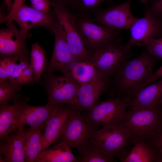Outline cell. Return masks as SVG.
<instances>
[{
    "instance_id": "obj_1",
    "label": "cell",
    "mask_w": 162,
    "mask_h": 162,
    "mask_svg": "<svg viewBox=\"0 0 162 162\" xmlns=\"http://www.w3.org/2000/svg\"><path fill=\"white\" fill-rule=\"evenodd\" d=\"M155 58L145 49L137 57L125 62L112 75L113 86L109 94L112 97L116 95L129 103L136 91L150 83Z\"/></svg>"
},
{
    "instance_id": "obj_2",
    "label": "cell",
    "mask_w": 162,
    "mask_h": 162,
    "mask_svg": "<svg viewBox=\"0 0 162 162\" xmlns=\"http://www.w3.org/2000/svg\"><path fill=\"white\" fill-rule=\"evenodd\" d=\"M160 113L158 106L145 109L130 106L121 124L128 132L131 143L134 144L139 141L146 142L153 133L162 126Z\"/></svg>"
},
{
    "instance_id": "obj_3",
    "label": "cell",
    "mask_w": 162,
    "mask_h": 162,
    "mask_svg": "<svg viewBox=\"0 0 162 162\" xmlns=\"http://www.w3.org/2000/svg\"><path fill=\"white\" fill-rule=\"evenodd\" d=\"M75 16L82 40L91 56L107 46L120 44L122 38L119 36L120 31L106 28L94 22L89 16Z\"/></svg>"
},
{
    "instance_id": "obj_4",
    "label": "cell",
    "mask_w": 162,
    "mask_h": 162,
    "mask_svg": "<svg viewBox=\"0 0 162 162\" xmlns=\"http://www.w3.org/2000/svg\"><path fill=\"white\" fill-rule=\"evenodd\" d=\"M90 138L104 154L112 160L115 156L119 159L126 155V147L131 143L128 132L121 123L95 130Z\"/></svg>"
},
{
    "instance_id": "obj_5",
    "label": "cell",
    "mask_w": 162,
    "mask_h": 162,
    "mask_svg": "<svg viewBox=\"0 0 162 162\" xmlns=\"http://www.w3.org/2000/svg\"><path fill=\"white\" fill-rule=\"evenodd\" d=\"M129 102L118 97L111 98L98 104L82 115L95 130L100 127L117 125L124 118Z\"/></svg>"
},
{
    "instance_id": "obj_6",
    "label": "cell",
    "mask_w": 162,
    "mask_h": 162,
    "mask_svg": "<svg viewBox=\"0 0 162 162\" xmlns=\"http://www.w3.org/2000/svg\"><path fill=\"white\" fill-rule=\"evenodd\" d=\"M54 11L62 26L69 48L76 61H90L91 55L87 50L77 29L75 16L65 5L53 3Z\"/></svg>"
},
{
    "instance_id": "obj_7",
    "label": "cell",
    "mask_w": 162,
    "mask_h": 162,
    "mask_svg": "<svg viewBox=\"0 0 162 162\" xmlns=\"http://www.w3.org/2000/svg\"><path fill=\"white\" fill-rule=\"evenodd\" d=\"M81 112L75 106L55 142L56 144L65 143L70 148L78 150L91 137L95 130L90 125Z\"/></svg>"
},
{
    "instance_id": "obj_8",
    "label": "cell",
    "mask_w": 162,
    "mask_h": 162,
    "mask_svg": "<svg viewBox=\"0 0 162 162\" xmlns=\"http://www.w3.org/2000/svg\"><path fill=\"white\" fill-rule=\"evenodd\" d=\"M45 82L48 103L77 106V93L79 85L73 78L64 75L57 76L47 72Z\"/></svg>"
},
{
    "instance_id": "obj_9",
    "label": "cell",
    "mask_w": 162,
    "mask_h": 162,
    "mask_svg": "<svg viewBox=\"0 0 162 162\" xmlns=\"http://www.w3.org/2000/svg\"><path fill=\"white\" fill-rule=\"evenodd\" d=\"M132 56L130 48L126 44H113L95 52L92 55L90 62L100 75L110 77Z\"/></svg>"
},
{
    "instance_id": "obj_10",
    "label": "cell",
    "mask_w": 162,
    "mask_h": 162,
    "mask_svg": "<svg viewBox=\"0 0 162 162\" xmlns=\"http://www.w3.org/2000/svg\"><path fill=\"white\" fill-rule=\"evenodd\" d=\"M140 1L145 6V15L138 18L130 30V37L126 44L130 48L133 45L145 46L151 39L162 36V22L151 10L149 0Z\"/></svg>"
},
{
    "instance_id": "obj_11",
    "label": "cell",
    "mask_w": 162,
    "mask_h": 162,
    "mask_svg": "<svg viewBox=\"0 0 162 162\" xmlns=\"http://www.w3.org/2000/svg\"><path fill=\"white\" fill-rule=\"evenodd\" d=\"M132 0H128L108 9H102L92 19L96 23L110 29L130 30L139 18L131 12Z\"/></svg>"
},
{
    "instance_id": "obj_12",
    "label": "cell",
    "mask_w": 162,
    "mask_h": 162,
    "mask_svg": "<svg viewBox=\"0 0 162 162\" xmlns=\"http://www.w3.org/2000/svg\"><path fill=\"white\" fill-rule=\"evenodd\" d=\"M51 30L55 35V43L51 59L47 64V72L58 70L71 77V68L76 61L69 48L63 28L58 22Z\"/></svg>"
},
{
    "instance_id": "obj_13",
    "label": "cell",
    "mask_w": 162,
    "mask_h": 162,
    "mask_svg": "<svg viewBox=\"0 0 162 162\" xmlns=\"http://www.w3.org/2000/svg\"><path fill=\"white\" fill-rule=\"evenodd\" d=\"M0 31V53L2 59L15 56L19 60L26 56L27 31L17 29L12 22Z\"/></svg>"
},
{
    "instance_id": "obj_14",
    "label": "cell",
    "mask_w": 162,
    "mask_h": 162,
    "mask_svg": "<svg viewBox=\"0 0 162 162\" xmlns=\"http://www.w3.org/2000/svg\"><path fill=\"white\" fill-rule=\"evenodd\" d=\"M49 13L38 11L24 4L20 6L6 22L8 24L16 22L21 29L28 31L37 26H44L51 30L58 22L57 18Z\"/></svg>"
},
{
    "instance_id": "obj_15",
    "label": "cell",
    "mask_w": 162,
    "mask_h": 162,
    "mask_svg": "<svg viewBox=\"0 0 162 162\" xmlns=\"http://www.w3.org/2000/svg\"><path fill=\"white\" fill-rule=\"evenodd\" d=\"M110 77L99 75L92 81L79 86L77 93V105L81 111H88L98 104L110 83Z\"/></svg>"
},
{
    "instance_id": "obj_16",
    "label": "cell",
    "mask_w": 162,
    "mask_h": 162,
    "mask_svg": "<svg viewBox=\"0 0 162 162\" xmlns=\"http://www.w3.org/2000/svg\"><path fill=\"white\" fill-rule=\"evenodd\" d=\"M57 105L46 123L41 140V152L45 150L58 138L63 125L75 106Z\"/></svg>"
},
{
    "instance_id": "obj_17",
    "label": "cell",
    "mask_w": 162,
    "mask_h": 162,
    "mask_svg": "<svg viewBox=\"0 0 162 162\" xmlns=\"http://www.w3.org/2000/svg\"><path fill=\"white\" fill-rule=\"evenodd\" d=\"M159 81L140 88L133 95L129 106L139 108H152L158 106L162 99V77Z\"/></svg>"
},
{
    "instance_id": "obj_18",
    "label": "cell",
    "mask_w": 162,
    "mask_h": 162,
    "mask_svg": "<svg viewBox=\"0 0 162 162\" xmlns=\"http://www.w3.org/2000/svg\"><path fill=\"white\" fill-rule=\"evenodd\" d=\"M57 105L48 103L44 106H32L28 105L26 102L15 130L21 126L26 125L34 128H45L46 122L51 116Z\"/></svg>"
},
{
    "instance_id": "obj_19",
    "label": "cell",
    "mask_w": 162,
    "mask_h": 162,
    "mask_svg": "<svg viewBox=\"0 0 162 162\" xmlns=\"http://www.w3.org/2000/svg\"><path fill=\"white\" fill-rule=\"evenodd\" d=\"M0 143V153L4 162H25L24 150V126H21Z\"/></svg>"
},
{
    "instance_id": "obj_20",
    "label": "cell",
    "mask_w": 162,
    "mask_h": 162,
    "mask_svg": "<svg viewBox=\"0 0 162 162\" xmlns=\"http://www.w3.org/2000/svg\"><path fill=\"white\" fill-rule=\"evenodd\" d=\"M16 97L12 104L0 106V139L4 140L14 131L21 116L25 100Z\"/></svg>"
},
{
    "instance_id": "obj_21",
    "label": "cell",
    "mask_w": 162,
    "mask_h": 162,
    "mask_svg": "<svg viewBox=\"0 0 162 162\" xmlns=\"http://www.w3.org/2000/svg\"><path fill=\"white\" fill-rule=\"evenodd\" d=\"M45 127L25 129L24 134L25 162H35L41 152V140Z\"/></svg>"
},
{
    "instance_id": "obj_22",
    "label": "cell",
    "mask_w": 162,
    "mask_h": 162,
    "mask_svg": "<svg viewBox=\"0 0 162 162\" xmlns=\"http://www.w3.org/2000/svg\"><path fill=\"white\" fill-rule=\"evenodd\" d=\"M77 158L67 144L60 143L41 152L35 162H77Z\"/></svg>"
},
{
    "instance_id": "obj_23",
    "label": "cell",
    "mask_w": 162,
    "mask_h": 162,
    "mask_svg": "<svg viewBox=\"0 0 162 162\" xmlns=\"http://www.w3.org/2000/svg\"><path fill=\"white\" fill-rule=\"evenodd\" d=\"M108 0H70L67 6L69 10L77 17L95 15L103 9L101 5Z\"/></svg>"
},
{
    "instance_id": "obj_24",
    "label": "cell",
    "mask_w": 162,
    "mask_h": 162,
    "mask_svg": "<svg viewBox=\"0 0 162 162\" xmlns=\"http://www.w3.org/2000/svg\"><path fill=\"white\" fill-rule=\"evenodd\" d=\"M70 74L80 86L92 81L100 75L94 65L88 61L75 62L71 67Z\"/></svg>"
},
{
    "instance_id": "obj_25",
    "label": "cell",
    "mask_w": 162,
    "mask_h": 162,
    "mask_svg": "<svg viewBox=\"0 0 162 162\" xmlns=\"http://www.w3.org/2000/svg\"><path fill=\"white\" fill-rule=\"evenodd\" d=\"M14 71L8 79L11 83L21 87L22 85H31L36 82L33 72L26 56L19 59Z\"/></svg>"
},
{
    "instance_id": "obj_26",
    "label": "cell",
    "mask_w": 162,
    "mask_h": 162,
    "mask_svg": "<svg viewBox=\"0 0 162 162\" xmlns=\"http://www.w3.org/2000/svg\"><path fill=\"white\" fill-rule=\"evenodd\" d=\"M131 151L119 159L122 162H153L156 150L146 142L138 141Z\"/></svg>"
},
{
    "instance_id": "obj_27",
    "label": "cell",
    "mask_w": 162,
    "mask_h": 162,
    "mask_svg": "<svg viewBox=\"0 0 162 162\" xmlns=\"http://www.w3.org/2000/svg\"><path fill=\"white\" fill-rule=\"evenodd\" d=\"M80 162H110L113 160L106 156L90 137L78 150Z\"/></svg>"
},
{
    "instance_id": "obj_28",
    "label": "cell",
    "mask_w": 162,
    "mask_h": 162,
    "mask_svg": "<svg viewBox=\"0 0 162 162\" xmlns=\"http://www.w3.org/2000/svg\"><path fill=\"white\" fill-rule=\"evenodd\" d=\"M45 53L38 43L33 44L31 55V67L33 72L35 81L39 82L45 66Z\"/></svg>"
},
{
    "instance_id": "obj_29",
    "label": "cell",
    "mask_w": 162,
    "mask_h": 162,
    "mask_svg": "<svg viewBox=\"0 0 162 162\" xmlns=\"http://www.w3.org/2000/svg\"><path fill=\"white\" fill-rule=\"evenodd\" d=\"M21 88L12 84L8 80L0 82V106L8 104L16 96V92Z\"/></svg>"
},
{
    "instance_id": "obj_30",
    "label": "cell",
    "mask_w": 162,
    "mask_h": 162,
    "mask_svg": "<svg viewBox=\"0 0 162 162\" xmlns=\"http://www.w3.org/2000/svg\"><path fill=\"white\" fill-rule=\"evenodd\" d=\"M18 59L15 56L1 59L0 61V82L8 80L17 64Z\"/></svg>"
},
{
    "instance_id": "obj_31",
    "label": "cell",
    "mask_w": 162,
    "mask_h": 162,
    "mask_svg": "<svg viewBox=\"0 0 162 162\" xmlns=\"http://www.w3.org/2000/svg\"><path fill=\"white\" fill-rule=\"evenodd\" d=\"M145 47V49L153 56L162 59V38L151 39Z\"/></svg>"
},
{
    "instance_id": "obj_32",
    "label": "cell",
    "mask_w": 162,
    "mask_h": 162,
    "mask_svg": "<svg viewBox=\"0 0 162 162\" xmlns=\"http://www.w3.org/2000/svg\"><path fill=\"white\" fill-rule=\"evenodd\" d=\"M146 142L155 150L162 151V126L156 130Z\"/></svg>"
},
{
    "instance_id": "obj_33",
    "label": "cell",
    "mask_w": 162,
    "mask_h": 162,
    "mask_svg": "<svg viewBox=\"0 0 162 162\" xmlns=\"http://www.w3.org/2000/svg\"><path fill=\"white\" fill-rule=\"evenodd\" d=\"M31 7L40 11L49 13L53 3L50 0H30Z\"/></svg>"
},
{
    "instance_id": "obj_34",
    "label": "cell",
    "mask_w": 162,
    "mask_h": 162,
    "mask_svg": "<svg viewBox=\"0 0 162 162\" xmlns=\"http://www.w3.org/2000/svg\"><path fill=\"white\" fill-rule=\"evenodd\" d=\"M25 0H14L12 8L9 13L6 15L1 16V22H6L7 20L14 14L16 10L22 5L24 4Z\"/></svg>"
},
{
    "instance_id": "obj_35",
    "label": "cell",
    "mask_w": 162,
    "mask_h": 162,
    "mask_svg": "<svg viewBox=\"0 0 162 162\" xmlns=\"http://www.w3.org/2000/svg\"><path fill=\"white\" fill-rule=\"evenodd\" d=\"M150 8L155 15L162 12V0H154Z\"/></svg>"
},
{
    "instance_id": "obj_36",
    "label": "cell",
    "mask_w": 162,
    "mask_h": 162,
    "mask_svg": "<svg viewBox=\"0 0 162 162\" xmlns=\"http://www.w3.org/2000/svg\"><path fill=\"white\" fill-rule=\"evenodd\" d=\"M153 162H162V151L156 150Z\"/></svg>"
},
{
    "instance_id": "obj_37",
    "label": "cell",
    "mask_w": 162,
    "mask_h": 162,
    "mask_svg": "<svg viewBox=\"0 0 162 162\" xmlns=\"http://www.w3.org/2000/svg\"><path fill=\"white\" fill-rule=\"evenodd\" d=\"M162 77V66L154 74L153 77L156 80Z\"/></svg>"
},
{
    "instance_id": "obj_38",
    "label": "cell",
    "mask_w": 162,
    "mask_h": 162,
    "mask_svg": "<svg viewBox=\"0 0 162 162\" xmlns=\"http://www.w3.org/2000/svg\"><path fill=\"white\" fill-rule=\"evenodd\" d=\"M52 2L54 4H60L65 5L66 7L67 5L70 0H52Z\"/></svg>"
},
{
    "instance_id": "obj_39",
    "label": "cell",
    "mask_w": 162,
    "mask_h": 162,
    "mask_svg": "<svg viewBox=\"0 0 162 162\" xmlns=\"http://www.w3.org/2000/svg\"><path fill=\"white\" fill-rule=\"evenodd\" d=\"M4 1L10 11L12 8L13 4L12 3L11 0H4Z\"/></svg>"
},
{
    "instance_id": "obj_40",
    "label": "cell",
    "mask_w": 162,
    "mask_h": 162,
    "mask_svg": "<svg viewBox=\"0 0 162 162\" xmlns=\"http://www.w3.org/2000/svg\"><path fill=\"white\" fill-rule=\"evenodd\" d=\"M158 106L160 107L161 111H162V99L160 102Z\"/></svg>"
},
{
    "instance_id": "obj_41",
    "label": "cell",
    "mask_w": 162,
    "mask_h": 162,
    "mask_svg": "<svg viewBox=\"0 0 162 162\" xmlns=\"http://www.w3.org/2000/svg\"><path fill=\"white\" fill-rule=\"evenodd\" d=\"M156 16H158L162 19V12L155 15Z\"/></svg>"
},
{
    "instance_id": "obj_42",
    "label": "cell",
    "mask_w": 162,
    "mask_h": 162,
    "mask_svg": "<svg viewBox=\"0 0 162 162\" xmlns=\"http://www.w3.org/2000/svg\"><path fill=\"white\" fill-rule=\"evenodd\" d=\"M160 119L162 123V111H161L160 115Z\"/></svg>"
}]
</instances>
